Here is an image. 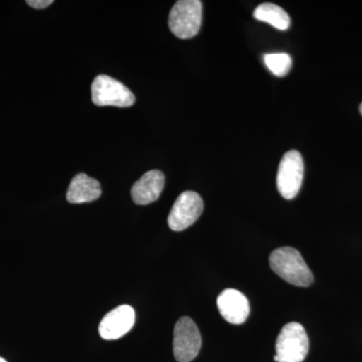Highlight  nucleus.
Instances as JSON below:
<instances>
[{"instance_id": "obj_1", "label": "nucleus", "mask_w": 362, "mask_h": 362, "mask_svg": "<svg viewBox=\"0 0 362 362\" xmlns=\"http://www.w3.org/2000/svg\"><path fill=\"white\" fill-rule=\"evenodd\" d=\"M269 261L272 270L290 284L308 287L313 283L312 272L296 249L284 247L275 250Z\"/></svg>"}, {"instance_id": "obj_2", "label": "nucleus", "mask_w": 362, "mask_h": 362, "mask_svg": "<svg viewBox=\"0 0 362 362\" xmlns=\"http://www.w3.org/2000/svg\"><path fill=\"white\" fill-rule=\"evenodd\" d=\"M202 4L199 0L176 1L169 13L168 25L171 33L181 40L192 39L201 30Z\"/></svg>"}, {"instance_id": "obj_3", "label": "nucleus", "mask_w": 362, "mask_h": 362, "mask_svg": "<svg viewBox=\"0 0 362 362\" xmlns=\"http://www.w3.org/2000/svg\"><path fill=\"white\" fill-rule=\"evenodd\" d=\"M309 351V338L300 323L286 324L276 341L277 362H303Z\"/></svg>"}, {"instance_id": "obj_4", "label": "nucleus", "mask_w": 362, "mask_h": 362, "mask_svg": "<svg viewBox=\"0 0 362 362\" xmlns=\"http://www.w3.org/2000/svg\"><path fill=\"white\" fill-rule=\"evenodd\" d=\"M93 103L97 106L128 108L135 103V96L122 83L106 75L95 78L90 86Z\"/></svg>"}, {"instance_id": "obj_5", "label": "nucleus", "mask_w": 362, "mask_h": 362, "mask_svg": "<svg viewBox=\"0 0 362 362\" xmlns=\"http://www.w3.org/2000/svg\"><path fill=\"white\" fill-rule=\"evenodd\" d=\"M304 177V161L297 150H290L279 165L277 187L285 199H293L299 194Z\"/></svg>"}, {"instance_id": "obj_6", "label": "nucleus", "mask_w": 362, "mask_h": 362, "mask_svg": "<svg viewBox=\"0 0 362 362\" xmlns=\"http://www.w3.org/2000/svg\"><path fill=\"white\" fill-rule=\"evenodd\" d=\"M202 335L189 317H181L173 332V354L178 362H190L199 356Z\"/></svg>"}, {"instance_id": "obj_7", "label": "nucleus", "mask_w": 362, "mask_h": 362, "mask_svg": "<svg viewBox=\"0 0 362 362\" xmlns=\"http://www.w3.org/2000/svg\"><path fill=\"white\" fill-rule=\"evenodd\" d=\"M204 211L201 195L194 192H185L176 199L168 221L169 228L175 232L187 230L199 220Z\"/></svg>"}, {"instance_id": "obj_8", "label": "nucleus", "mask_w": 362, "mask_h": 362, "mask_svg": "<svg viewBox=\"0 0 362 362\" xmlns=\"http://www.w3.org/2000/svg\"><path fill=\"white\" fill-rule=\"evenodd\" d=\"M135 323V311L129 305H122L109 312L102 319L99 333L105 340H116L132 329Z\"/></svg>"}, {"instance_id": "obj_9", "label": "nucleus", "mask_w": 362, "mask_h": 362, "mask_svg": "<svg viewBox=\"0 0 362 362\" xmlns=\"http://www.w3.org/2000/svg\"><path fill=\"white\" fill-rule=\"evenodd\" d=\"M221 315L228 323L240 325L247 320L250 314V303L242 292L235 289H226L216 300Z\"/></svg>"}, {"instance_id": "obj_10", "label": "nucleus", "mask_w": 362, "mask_h": 362, "mask_svg": "<svg viewBox=\"0 0 362 362\" xmlns=\"http://www.w3.org/2000/svg\"><path fill=\"white\" fill-rule=\"evenodd\" d=\"M165 185V176L159 170L144 173L131 189L133 202L139 206H146L156 202Z\"/></svg>"}, {"instance_id": "obj_11", "label": "nucleus", "mask_w": 362, "mask_h": 362, "mask_svg": "<svg viewBox=\"0 0 362 362\" xmlns=\"http://www.w3.org/2000/svg\"><path fill=\"white\" fill-rule=\"evenodd\" d=\"M102 194L99 181L85 173H78L71 180L66 192V199L70 204H85L97 201Z\"/></svg>"}, {"instance_id": "obj_12", "label": "nucleus", "mask_w": 362, "mask_h": 362, "mask_svg": "<svg viewBox=\"0 0 362 362\" xmlns=\"http://www.w3.org/2000/svg\"><path fill=\"white\" fill-rule=\"evenodd\" d=\"M257 21L269 23L279 30H286L291 25V18L282 7L265 2L259 4L252 13Z\"/></svg>"}, {"instance_id": "obj_13", "label": "nucleus", "mask_w": 362, "mask_h": 362, "mask_svg": "<svg viewBox=\"0 0 362 362\" xmlns=\"http://www.w3.org/2000/svg\"><path fill=\"white\" fill-rule=\"evenodd\" d=\"M264 62L269 71L277 77H285L292 66V58L285 52L267 54L264 56Z\"/></svg>"}, {"instance_id": "obj_14", "label": "nucleus", "mask_w": 362, "mask_h": 362, "mask_svg": "<svg viewBox=\"0 0 362 362\" xmlns=\"http://www.w3.org/2000/svg\"><path fill=\"white\" fill-rule=\"evenodd\" d=\"M26 4L33 8L44 9L54 4V1L52 0H28Z\"/></svg>"}, {"instance_id": "obj_15", "label": "nucleus", "mask_w": 362, "mask_h": 362, "mask_svg": "<svg viewBox=\"0 0 362 362\" xmlns=\"http://www.w3.org/2000/svg\"><path fill=\"white\" fill-rule=\"evenodd\" d=\"M0 362H7L6 359L2 358V357H0Z\"/></svg>"}, {"instance_id": "obj_16", "label": "nucleus", "mask_w": 362, "mask_h": 362, "mask_svg": "<svg viewBox=\"0 0 362 362\" xmlns=\"http://www.w3.org/2000/svg\"><path fill=\"white\" fill-rule=\"evenodd\" d=\"M359 111H361V114L362 116V103L361 104V106H359Z\"/></svg>"}]
</instances>
